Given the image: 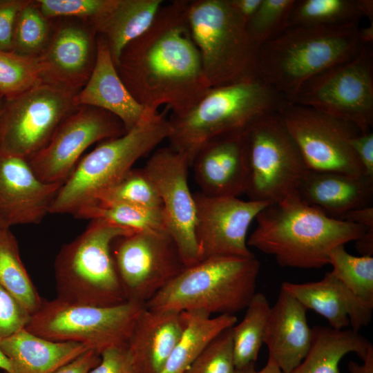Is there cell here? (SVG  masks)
Returning <instances> with one entry per match:
<instances>
[{
	"mask_svg": "<svg viewBox=\"0 0 373 373\" xmlns=\"http://www.w3.org/2000/svg\"><path fill=\"white\" fill-rule=\"evenodd\" d=\"M307 309L289 292L280 288L271 307L263 343L283 373H291L307 355L312 339Z\"/></svg>",
	"mask_w": 373,
	"mask_h": 373,
	"instance_id": "obj_21",
	"label": "cell"
},
{
	"mask_svg": "<svg viewBox=\"0 0 373 373\" xmlns=\"http://www.w3.org/2000/svg\"><path fill=\"white\" fill-rule=\"evenodd\" d=\"M135 232L102 219L64 245L55 261L57 298L95 306L121 304L126 297L119 280L111 245L117 238Z\"/></svg>",
	"mask_w": 373,
	"mask_h": 373,
	"instance_id": "obj_7",
	"label": "cell"
},
{
	"mask_svg": "<svg viewBox=\"0 0 373 373\" xmlns=\"http://www.w3.org/2000/svg\"><path fill=\"white\" fill-rule=\"evenodd\" d=\"M100 361V355L88 350L52 373H88Z\"/></svg>",
	"mask_w": 373,
	"mask_h": 373,
	"instance_id": "obj_45",
	"label": "cell"
},
{
	"mask_svg": "<svg viewBox=\"0 0 373 373\" xmlns=\"http://www.w3.org/2000/svg\"><path fill=\"white\" fill-rule=\"evenodd\" d=\"M97 33L91 21L75 18L52 19L48 42L38 59L42 82L75 95L94 68Z\"/></svg>",
	"mask_w": 373,
	"mask_h": 373,
	"instance_id": "obj_18",
	"label": "cell"
},
{
	"mask_svg": "<svg viewBox=\"0 0 373 373\" xmlns=\"http://www.w3.org/2000/svg\"><path fill=\"white\" fill-rule=\"evenodd\" d=\"M257 373H283L276 363L271 358H268L265 367Z\"/></svg>",
	"mask_w": 373,
	"mask_h": 373,
	"instance_id": "obj_52",
	"label": "cell"
},
{
	"mask_svg": "<svg viewBox=\"0 0 373 373\" xmlns=\"http://www.w3.org/2000/svg\"><path fill=\"white\" fill-rule=\"evenodd\" d=\"M330 271L365 304L373 307V257L349 254L345 245L334 249L329 255Z\"/></svg>",
	"mask_w": 373,
	"mask_h": 373,
	"instance_id": "obj_34",
	"label": "cell"
},
{
	"mask_svg": "<svg viewBox=\"0 0 373 373\" xmlns=\"http://www.w3.org/2000/svg\"><path fill=\"white\" fill-rule=\"evenodd\" d=\"M0 285L30 316L42 304L43 300L21 261L17 240L10 229H0Z\"/></svg>",
	"mask_w": 373,
	"mask_h": 373,
	"instance_id": "obj_30",
	"label": "cell"
},
{
	"mask_svg": "<svg viewBox=\"0 0 373 373\" xmlns=\"http://www.w3.org/2000/svg\"><path fill=\"white\" fill-rule=\"evenodd\" d=\"M362 361V364L353 361L349 363L348 369L350 373H373V349Z\"/></svg>",
	"mask_w": 373,
	"mask_h": 373,
	"instance_id": "obj_48",
	"label": "cell"
},
{
	"mask_svg": "<svg viewBox=\"0 0 373 373\" xmlns=\"http://www.w3.org/2000/svg\"><path fill=\"white\" fill-rule=\"evenodd\" d=\"M97 45L94 68L85 86L75 95V105L106 111L119 118L128 131L150 110L130 93L117 73L106 41L99 35Z\"/></svg>",
	"mask_w": 373,
	"mask_h": 373,
	"instance_id": "obj_23",
	"label": "cell"
},
{
	"mask_svg": "<svg viewBox=\"0 0 373 373\" xmlns=\"http://www.w3.org/2000/svg\"><path fill=\"white\" fill-rule=\"evenodd\" d=\"M260 263L250 257L217 256L186 267L145 304L155 310H199L235 315L247 307L256 289Z\"/></svg>",
	"mask_w": 373,
	"mask_h": 373,
	"instance_id": "obj_6",
	"label": "cell"
},
{
	"mask_svg": "<svg viewBox=\"0 0 373 373\" xmlns=\"http://www.w3.org/2000/svg\"><path fill=\"white\" fill-rule=\"evenodd\" d=\"M232 327L218 335L184 373H234Z\"/></svg>",
	"mask_w": 373,
	"mask_h": 373,
	"instance_id": "obj_39",
	"label": "cell"
},
{
	"mask_svg": "<svg viewBox=\"0 0 373 373\" xmlns=\"http://www.w3.org/2000/svg\"><path fill=\"white\" fill-rule=\"evenodd\" d=\"M341 220L356 223L373 231V207L368 206L346 213Z\"/></svg>",
	"mask_w": 373,
	"mask_h": 373,
	"instance_id": "obj_47",
	"label": "cell"
},
{
	"mask_svg": "<svg viewBox=\"0 0 373 373\" xmlns=\"http://www.w3.org/2000/svg\"><path fill=\"white\" fill-rule=\"evenodd\" d=\"M287 102L259 77L211 88L189 112L171 115L170 146L191 166L201 146L211 138L243 131L262 116L278 112Z\"/></svg>",
	"mask_w": 373,
	"mask_h": 373,
	"instance_id": "obj_4",
	"label": "cell"
},
{
	"mask_svg": "<svg viewBox=\"0 0 373 373\" xmlns=\"http://www.w3.org/2000/svg\"><path fill=\"white\" fill-rule=\"evenodd\" d=\"M73 215L79 219H102L135 231L165 229L161 209L131 204H93Z\"/></svg>",
	"mask_w": 373,
	"mask_h": 373,
	"instance_id": "obj_33",
	"label": "cell"
},
{
	"mask_svg": "<svg viewBox=\"0 0 373 373\" xmlns=\"http://www.w3.org/2000/svg\"><path fill=\"white\" fill-rule=\"evenodd\" d=\"M126 203L162 210L160 198L143 169H131L95 204Z\"/></svg>",
	"mask_w": 373,
	"mask_h": 373,
	"instance_id": "obj_37",
	"label": "cell"
},
{
	"mask_svg": "<svg viewBox=\"0 0 373 373\" xmlns=\"http://www.w3.org/2000/svg\"><path fill=\"white\" fill-rule=\"evenodd\" d=\"M193 194L195 236L199 261L217 256L250 257L247 232L258 213L269 203L239 198Z\"/></svg>",
	"mask_w": 373,
	"mask_h": 373,
	"instance_id": "obj_17",
	"label": "cell"
},
{
	"mask_svg": "<svg viewBox=\"0 0 373 373\" xmlns=\"http://www.w3.org/2000/svg\"><path fill=\"white\" fill-rule=\"evenodd\" d=\"M126 133L123 123L112 113L77 106L59 124L48 143L28 161L41 181L64 184L90 145Z\"/></svg>",
	"mask_w": 373,
	"mask_h": 373,
	"instance_id": "obj_15",
	"label": "cell"
},
{
	"mask_svg": "<svg viewBox=\"0 0 373 373\" xmlns=\"http://www.w3.org/2000/svg\"><path fill=\"white\" fill-rule=\"evenodd\" d=\"M3 102H4V98L2 96L0 95V113H1V111L2 109Z\"/></svg>",
	"mask_w": 373,
	"mask_h": 373,
	"instance_id": "obj_54",
	"label": "cell"
},
{
	"mask_svg": "<svg viewBox=\"0 0 373 373\" xmlns=\"http://www.w3.org/2000/svg\"><path fill=\"white\" fill-rule=\"evenodd\" d=\"M360 37L365 44L372 45L373 43V24L365 28H360Z\"/></svg>",
	"mask_w": 373,
	"mask_h": 373,
	"instance_id": "obj_50",
	"label": "cell"
},
{
	"mask_svg": "<svg viewBox=\"0 0 373 373\" xmlns=\"http://www.w3.org/2000/svg\"><path fill=\"white\" fill-rule=\"evenodd\" d=\"M280 288L307 309L326 318L333 329H343L351 325L352 329L358 332L371 321L373 307L360 300L330 271L320 280L303 283L285 281Z\"/></svg>",
	"mask_w": 373,
	"mask_h": 373,
	"instance_id": "obj_22",
	"label": "cell"
},
{
	"mask_svg": "<svg viewBox=\"0 0 373 373\" xmlns=\"http://www.w3.org/2000/svg\"><path fill=\"white\" fill-rule=\"evenodd\" d=\"M51 26L52 19L44 15L35 0H28L17 17L12 51L25 56H39L48 42Z\"/></svg>",
	"mask_w": 373,
	"mask_h": 373,
	"instance_id": "obj_35",
	"label": "cell"
},
{
	"mask_svg": "<svg viewBox=\"0 0 373 373\" xmlns=\"http://www.w3.org/2000/svg\"><path fill=\"white\" fill-rule=\"evenodd\" d=\"M183 312L184 327L160 373H184L218 335L237 323L235 315L211 317L199 310Z\"/></svg>",
	"mask_w": 373,
	"mask_h": 373,
	"instance_id": "obj_29",
	"label": "cell"
},
{
	"mask_svg": "<svg viewBox=\"0 0 373 373\" xmlns=\"http://www.w3.org/2000/svg\"><path fill=\"white\" fill-rule=\"evenodd\" d=\"M188 1L160 9L151 27L122 50L115 67L134 99L146 109L166 105L172 116L189 112L211 88L187 19Z\"/></svg>",
	"mask_w": 373,
	"mask_h": 373,
	"instance_id": "obj_1",
	"label": "cell"
},
{
	"mask_svg": "<svg viewBox=\"0 0 373 373\" xmlns=\"http://www.w3.org/2000/svg\"><path fill=\"white\" fill-rule=\"evenodd\" d=\"M242 320L232 327L236 368L255 363L263 344L271 306L265 294L256 292Z\"/></svg>",
	"mask_w": 373,
	"mask_h": 373,
	"instance_id": "obj_31",
	"label": "cell"
},
{
	"mask_svg": "<svg viewBox=\"0 0 373 373\" xmlns=\"http://www.w3.org/2000/svg\"><path fill=\"white\" fill-rule=\"evenodd\" d=\"M0 349L12 364L15 373H52L90 350L72 341H54L26 328L0 338Z\"/></svg>",
	"mask_w": 373,
	"mask_h": 373,
	"instance_id": "obj_26",
	"label": "cell"
},
{
	"mask_svg": "<svg viewBox=\"0 0 373 373\" xmlns=\"http://www.w3.org/2000/svg\"><path fill=\"white\" fill-rule=\"evenodd\" d=\"M278 112L310 170L365 175L350 144L361 133L354 125L289 102Z\"/></svg>",
	"mask_w": 373,
	"mask_h": 373,
	"instance_id": "obj_14",
	"label": "cell"
},
{
	"mask_svg": "<svg viewBox=\"0 0 373 373\" xmlns=\"http://www.w3.org/2000/svg\"><path fill=\"white\" fill-rule=\"evenodd\" d=\"M354 125L361 133L373 126V50L360 53L307 81L291 102Z\"/></svg>",
	"mask_w": 373,
	"mask_h": 373,
	"instance_id": "obj_11",
	"label": "cell"
},
{
	"mask_svg": "<svg viewBox=\"0 0 373 373\" xmlns=\"http://www.w3.org/2000/svg\"><path fill=\"white\" fill-rule=\"evenodd\" d=\"M0 369L3 370L5 373H15L14 368L10 361L3 353L0 349Z\"/></svg>",
	"mask_w": 373,
	"mask_h": 373,
	"instance_id": "obj_51",
	"label": "cell"
},
{
	"mask_svg": "<svg viewBox=\"0 0 373 373\" xmlns=\"http://www.w3.org/2000/svg\"><path fill=\"white\" fill-rule=\"evenodd\" d=\"M360 28L359 23L288 27L258 48V77L291 102L309 79L360 53L367 45Z\"/></svg>",
	"mask_w": 373,
	"mask_h": 373,
	"instance_id": "obj_3",
	"label": "cell"
},
{
	"mask_svg": "<svg viewBox=\"0 0 373 373\" xmlns=\"http://www.w3.org/2000/svg\"><path fill=\"white\" fill-rule=\"evenodd\" d=\"M88 373H140L127 344L114 346L100 354L99 363Z\"/></svg>",
	"mask_w": 373,
	"mask_h": 373,
	"instance_id": "obj_42",
	"label": "cell"
},
{
	"mask_svg": "<svg viewBox=\"0 0 373 373\" xmlns=\"http://www.w3.org/2000/svg\"><path fill=\"white\" fill-rule=\"evenodd\" d=\"M184 325L183 312L155 310L144 306L127 343L140 373H160Z\"/></svg>",
	"mask_w": 373,
	"mask_h": 373,
	"instance_id": "obj_24",
	"label": "cell"
},
{
	"mask_svg": "<svg viewBox=\"0 0 373 373\" xmlns=\"http://www.w3.org/2000/svg\"><path fill=\"white\" fill-rule=\"evenodd\" d=\"M187 19L211 88L258 77L259 47L227 0L188 1Z\"/></svg>",
	"mask_w": 373,
	"mask_h": 373,
	"instance_id": "obj_8",
	"label": "cell"
},
{
	"mask_svg": "<svg viewBox=\"0 0 373 373\" xmlns=\"http://www.w3.org/2000/svg\"><path fill=\"white\" fill-rule=\"evenodd\" d=\"M171 133L169 119L157 111L144 117L122 136L103 141L84 156L62 184L50 213L73 214L95 204L141 157L153 151Z\"/></svg>",
	"mask_w": 373,
	"mask_h": 373,
	"instance_id": "obj_5",
	"label": "cell"
},
{
	"mask_svg": "<svg viewBox=\"0 0 373 373\" xmlns=\"http://www.w3.org/2000/svg\"><path fill=\"white\" fill-rule=\"evenodd\" d=\"M48 19L75 18L93 21L104 16L117 0H35Z\"/></svg>",
	"mask_w": 373,
	"mask_h": 373,
	"instance_id": "obj_40",
	"label": "cell"
},
{
	"mask_svg": "<svg viewBox=\"0 0 373 373\" xmlns=\"http://www.w3.org/2000/svg\"><path fill=\"white\" fill-rule=\"evenodd\" d=\"M75 95L41 82L17 96L4 99L0 113V153L26 160L32 157L77 108Z\"/></svg>",
	"mask_w": 373,
	"mask_h": 373,
	"instance_id": "obj_12",
	"label": "cell"
},
{
	"mask_svg": "<svg viewBox=\"0 0 373 373\" xmlns=\"http://www.w3.org/2000/svg\"><path fill=\"white\" fill-rule=\"evenodd\" d=\"M62 184L41 181L26 159L0 153V229L39 223Z\"/></svg>",
	"mask_w": 373,
	"mask_h": 373,
	"instance_id": "obj_19",
	"label": "cell"
},
{
	"mask_svg": "<svg viewBox=\"0 0 373 373\" xmlns=\"http://www.w3.org/2000/svg\"><path fill=\"white\" fill-rule=\"evenodd\" d=\"M162 5V0H117L110 11L92 21L115 65L124 47L151 27Z\"/></svg>",
	"mask_w": 373,
	"mask_h": 373,
	"instance_id": "obj_27",
	"label": "cell"
},
{
	"mask_svg": "<svg viewBox=\"0 0 373 373\" xmlns=\"http://www.w3.org/2000/svg\"><path fill=\"white\" fill-rule=\"evenodd\" d=\"M126 300L145 305L186 267L166 229L135 231L111 245Z\"/></svg>",
	"mask_w": 373,
	"mask_h": 373,
	"instance_id": "obj_13",
	"label": "cell"
},
{
	"mask_svg": "<svg viewBox=\"0 0 373 373\" xmlns=\"http://www.w3.org/2000/svg\"><path fill=\"white\" fill-rule=\"evenodd\" d=\"M189 167L183 153L168 146L154 151L142 168L160 198L164 228L176 244L186 267L199 262L195 206L188 182Z\"/></svg>",
	"mask_w": 373,
	"mask_h": 373,
	"instance_id": "obj_16",
	"label": "cell"
},
{
	"mask_svg": "<svg viewBox=\"0 0 373 373\" xmlns=\"http://www.w3.org/2000/svg\"><path fill=\"white\" fill-rule=\"evenodd\" d=\"M312 331L310 348L291 373H340L339 363L345 355L353 352L363 360L373 349L370 341L352 329L316 325Z\"/></svg>",
	"mask_w": 373,
	"mask_h": 373,
	"instance_id": "obj_28",
	"label": "cell"
},
{
	"mask_svg": "<svg viewBox=\"0 0 373 373\" xmlns=\"http://www.w3.org/2000/svg\"><path fill=\"white\" fill-rule=\"evenodd\" d=\"M249 200L278 203L296 193L310 171L279 112L245 129Z\"/></svg>",
	"mask_w": 373,
	"mask_h": 373,
	"instance_id": "obj_9",
	"label": "cell"
},
{
	"mask_svg": "<svg viewBox=\"0 0 373 373\" xmlns=\"http://www.w3.org/2000/svg\"><path fill=\"white\" fill-rule=\"evenodd\" d=\"M145 305L125 301L112 306L43 300L26 329L54 341L87 345L99 355L105 350L127 344L135 321Z\"/></svg>",
	"mask_w": 373,
	"mask_h": 373,
	"instance_id": "obj_10",
	"label": "cell"
},
{
	"mask_svg": "<svg viewBox=\"0 0 373 373\" xmlns=\"http://www.w3.org/2000/svg\"><path fill=\"white\" fill-rule=\"evenodd\" d=\"M362 17L358 0H296L289 27L342 26Z\"/></svg>",
	"mask_w": 373,
	"mask_h": 373,
	"instance_id": "obj_32",
	"label": "cell"
},
{
	"mask_svg": "<svg viewBox=\"0 0 373 373\" xmlns=\"http://www.w3.org/2000/svg\"><path fill=\"white\" fill-rule=\"evenodd\" d=\"M362 167L364 175L373 179V133L372 131L359 133L350 140Z\"/></svg>",
	"mask_w": 373,
	"mask_h": 373,
	"instance_id": "obj_44",
	"label": "cell"
},
{
	"mask_svg": "<svg viewBox=\"0 0 373 373\" xmlns=\"http://www.w3.org/2000/svg\"><path fill=\"white\" fill-rule=\"evenodd\" d=\"M42 82L38 57L0 49V95L17 96Z\"/></svg>",
	"mask_w": 373,
	"mask_h": 373,
	"instance_id": "obj_36",
	"label": "cell"
},
{
	"mask_svg": "<svg viewBox=\"0 0 373 373\" xmlns=\"http://www.w3.org/2000/svg\"><path fill=\"white\" fill-rule=\"evenodd\" d=\"M255 368V363H251L241 368H236L234 373H257Z\"/></svg>",
	"mask_w": 373,
	"mask_h": 373,
	"instance_id": "obj_53",
	"label": "cell"
},
{
	"mask_svg": "<svg viewBox=\"0 0 373 373\" xmlns=\"http://www.w3.org/2000/svg\"><path fill=\"white\" fill-rule=\"evenodd\" d=\"M361 11L363 17L368 18L371 23H373V1L358 0Z\"/></svg>",
	"mask_w": 373,
	"mask_h": 373,
	"instance_id": "obj_49",
	"label": "cell"
},
{
	"mask_svg": "<svg viewBox=\"0 0 373 373\" xmlns=\"http://www.w3.org/2000/svg\"><path fill=\"white\" fill-rule=\"evenodd\" d=\"M296 193L303 201L341 220L350 211L372 206L373 179L310 170Z\"/></svg>",
	"mask_w": 373,
	"mask_h": 373,
	"instance_id": "obj_25",
	"label": "cell"
},
{
	"mask_svg": "<svg viewBox=\"0 0 373 373\" xmlns=\"http://www.w3.org/2000/svg\"><path fill=\"white\" fill-rule=\"evenodd\" d=\"M255 219L257 226L247 239L248 247L273 256L283 267L321 268L329 265L334 249L356 241L370 231L327 216L297 193L268 204Z\"/></svg>",
	"mask_w": 373,
	"mask_h": 373,
	"instance_id": "obj_2",
	"label": "cell"
},
{
	"mask_svg": "<svg viewBox=\"0 0 373 373\" xmlns=\"http://www.w3.org/2000/svg\"><path fill=\"white\" fill-rule=\"evenodd\" d=\"M296 0H262L247 23V31L258 46L275 38L289 27V19Z\"/></svg>",
	"mask_w": 373,
	"mask_h": 373,
	"instance_id": "obj_38",
	"label": "cell"
},
{
	"mask_svg": "<svg viewBox=\"0 0 373 373\" xmlns=\"http://www.w3.org/2000/svg\"><path fill=\"white\" fill-rule=\"evenodd\" d=\"M28 0H0V49L12 51L17 17Z\"/></svg>",
	"mask_w": 373,
	"mask_h": 373,
	"instance_id": "obj_43",
	"label": "cell"
},
{
	"mask_svg": "<svg viewBox=\"0 0 373 373\" xmlns=\"http://www.w3.org/2000/svg\"><path fill=\"white\" fill-rule=\"evenodd\" d=\"M191 166L201 193L233 198L245 194L249 166L245 130L221 134L207 141Z\"/></svg>",
	"mask_w": 373,
	"mask_h": 373,
	"instance_id": "obj_20",
	"label": "cell"
},
{
	"mask_svg": "<svg viewBox=\"0 0 373 373\" xmlns=\"http://www.w3.org/2000/svg\"><path fill=\"white\" fill-rule=\"evenodd\" d=\"M30 317L15 297L0 285V338L25 328Z\"/></svg>",
	"mask_w": 373,
	"mask_h": 373,
	"instance_id": "obj_41",
	"label": "cell"
},
{
	"mask_svg": "<svg viewBox=\"0 0 373 373\" xmlns=\"http://www.w3.org/2000/svg\"><path fill=\"white\" fill-rule=\"evenodd\" d=\"M261 1L262 0H227L232 10L246 24L254 15Z\"/></svg>",
	"mask_w": 373,
	"mask_h": 373,
	"instance_id": "obj_46",
	"label": "cell"
}]
</instances>
